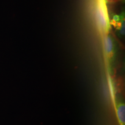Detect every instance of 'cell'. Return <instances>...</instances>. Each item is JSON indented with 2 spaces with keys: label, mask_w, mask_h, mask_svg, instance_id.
Instances as JSON below:
<instances>
[{
  "label": "cell",
  "mask_w": 125,
  "mask_h": 125,
  "mask_svg": "<svg viewBox=\"0 0 125 125\" xmlns=\"http://www.w3.org/2000/svg\"><path fill=\"white\" fill-rule=\"evenodd\" d=\"M96 18L100 29L104 31H107L108 30V19L105 5L102 1H100L97 7Z\"/></svg>",
  "instance_id": "obj_1"
},
{
  "label": "cell",
  "mask_w": 125,
  "mask_h": 125,
  "mask_svg": "<svg viewBox=\"0 0 125 125\" xmlns=\"http://www.w3.org/2000/svg\"><path fill=\"white\" fill-rule=\"evenodd\" d=\"M104 49L106 54L109 58L111 57L113 55L114 44L113 41L111 36L107 35L104 38Z\"/></svg>",
  "instance_id": "obj_2"
},
{
  "label": "cell",
  "mask_w": 125,
  "mask_h": 125,
  "mask_svg": "<svg viewBox=\"0 0 125 125\" xmlns=\"http://www.w3.org/2000/svg\"><path fill=\"white\" fill-rule=\"evenodd\" d=\"M116 116L120 124L124 125L125 122V107L123 104H120L116 107Z\"/></svg>",
  "instance_id": "obj_3"
},
{
  "label": "cell",
  "mask_w": 125,
  "mask_h": 125,
  "mask_svg": "<svg viewBox=\"0 0 125 125\" xmlns=\"http://www.w3.org/2000/svg\"><path fill=\"white\" fill-rule=\"evenodd\" d=\"M106 2L108 3H113V2H116L118 1H119V0H105Z\"/></svg>",
  "instance_id": "obj_4"
}]
</instances>
